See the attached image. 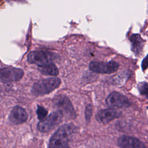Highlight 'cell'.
<instances>
[{"label": "cell", "instance_id": "19", "mask_svg": "<svg viewBox=\"0 0 148 148\" xmlns=\"http://www.w3.org/2000/svg\"><path fill=\"white\" fill-rule=\"evenodd\" d=\"M14 1H17V0H14ZM19 1V0H18Z\"/></svg>", "mask_w": 148, "mask_h": 148}, {"label": "cell", "instance_id": "6", "mask_svg": "<svg viewBox=\"0 0 148 148\" xmlns=\"http://www.w3.org/2000/svg\"><path fill=\"white\" fill-rule=\"evenodd\" d=\"M119 68V64L114 61H110L107 62L91 61L89 64V69L92 72L99 73H112Z\"/></svg>", "mask_w": 148, "mask_h": 148}, {"label": "cell", "instance_id": "16", "mask_svg": "<svg viewBox=\"0 0 148 148\" xmlns=\"http://www.w3.org/2000/svg\"><path fill=\"white\" fill-rule=\"evenodd\" d=\"M92 107L91 104H88L87 105L85 109V118L87 122H89L91 114H92Z\"/></svg>", "mask_w": 148, "mask_h": 148}, {"label": "cell", "instance_id": "9", "mask_svg": "<svg viewBox=\"0 0 148 148\" xmlns=\"http://www.w3.org/2000/svg\"><path fill=\"white\" fill-rule=\"evenodd\" d=\"M121 115V112L113 108L99 110L97 115L96 119L98 122L102 124L109 123L116 118H118Z\"/></svg>", "mask_w": 148, "mask_h": 148}, {"label": "cell", "instance_id": "10", "mask_svg": "<svg viewBox=\"0 0 148 148\" xmlns=\"http://www.w3.org/2000/svg\"><path fill=\"white\" fill-rule=\"evenodd\" d=\"M117 143L120 148H147L139 139L126 135L119 137L117 140Z\"/></svg>", "mask_w": 148, "mask_h": 148}, {"label": "cell", "instance_id": "5", "mask_svg": "<svg viewBox=\"0 0 148 148\" xmlns=\"http://www.w3.org/2000/svg\"><path fill=\"white\" fill-rule=\"evenodd\" d=\"M54 106L62 111L68 117L74 119L76 117V113L72 103L69 98L65 95L59 94L54 97L53 100Z\"/></svg>", "mask_w": 148, "mask_h": 148}, {"label": "cell", "instance_id": "18", "mask_svg": "<svg viewBox=\"0 0 148 148\" xmlns=\"http://www.w3.org/2000/svg\"><path fill=\"white\" fill-rule=\"evenodd\" d=\"M147 109H148V106H147Z\"/></svg>", "mask_w": 148, "mask_h": 148}, {"label": "cell", "instance_id": "11", "mask_svg": "<svg viewBox=\"0 0 148 148\" xmlns=\"http://www.w3.org/2000/svg\"><path fill=\"white\" fill-rule=\"evenodd\" d=\"M27 118L28 114L26 111L20 106H14L9 115V120L13 124L23 123L27 120Z\"/></svg>", "mask_w": 148, "mask_h": 148}, {"label": "cell", "instance_id": "15", "mask_svg": "<svg viewBox=\"0 0 148 148\" xmlns=\"http://www.w3.org/2000/svg\"><path fill=\"white\" fill-rule=\"evenodd\" d=\"M36 114L38 119L42 120L46 117V116L47 114V110L44 107L40 105H38L36 109Z\"/></svg>", "mask_w": 148, "mask_h": 148}, {"label": "cell", "instance_id": "4", "mask_svg": "<svg viewBox=\"0 0 148 148\" xmlns=\"http://www.w3.org/2000/svg\"><path fill=\"white\" fill-rule=\"evenodd\" d=\"M63 116L62 112L60 110L53 112L48 117L39 122L37 125L38 130L42 132H47L53 130L61 122Z\"/></svg>", "mask_w": 148, "mask_h": 148}, {"label": "cell", "instance_id": "13", "mask_svg": "<svg viewBox=\"0 0 148 148\" xmlns=\"http://www.w3.org/2000/svg\"><path fill=\"white\" fill-rule=\"evenodd\" d=\"M38 69L42 74L45 75L56 76L58 75L59 73L57 67L53 63L39 66Z\"/></svg>", "mask_w": 148, "mask_h": 148}, {"label": "cell", "instance_id": "3", "mask_svg": "<svg viewBox=\"0 0 148 148\" xmlns=\"http://www.w3.org/2000/svg\"><path fill=\"white\" fill-rule=\"evenodd\" d=\"M57 57L58 55L54 53L43 50H36L31 51L28 54L27 61L31 64L40 66L53 63Z\"/></svg>", "mask_w": 148, "mask_h": 148}, {"label": "cell", "instance_id": "12", "mask_svg": "<svg viewBox=\"0 0 148 148\" xmlns=\"http://www.w3.org/2000/svg\"><path fill=\"white\" fill-rule=\"evenodd\" d=\"M131 42V50L136 56H139L142 51L144 46V40L140 35L132 34L130 37Z\"/></svg>", "mask_w": 148, "mask_h": 148}, {"label": "cell", "instance_id": "2", "mask_svg": "<svg viewBox=\"0 0 148 148\" xmlns=\"http://www.w3.org/2000/svg\"><path fill=\"white\" fill-rule=\"evenodd\" d=\"M61 84V80L56 77H49L35 82L32 86L31 93L36 96L47 94L57 88Z\"/></svg>", "mask_w": 148, "mask_h": 148}, {"label": "cell", "instance_id": "14", "mask_svg": "<svg viewBox=\"0 0 148 148\" xmlns=\"http://www.w3.org/2000/svg\"><path fill=\"white\" fill-rule=\"evenodd\" d=\"M138 89L139 93L142 95H145L148 99V83L143 82H140L138 84Z\"/></svg>", "mask_w": 148, "mask_h": 148}, {"label": "cell", "instance_id": "7", "mask_svg": "<svg viewBox=\"0 0 148 148\" xmlns=\"http://www.w3.org/2000/svg\"><path fill=\"white\" fill-rule=\"evenodd\" d=\"M106 104L110 108H127L131 106V102L127 97L117 92H111L106 98Z\"/></svg>", "mask_w": 148, "mask_h": 148}, {"label": "cell", "instance_id": "17", "mask_svg": "<svg viewBox=\"0 0 148 148\" xmlns=\"http://www.w3.org/2000/svg\"><path fill=\"white\" fill-rule=\"evenodd\" d=\"M141 67L143 71H145L148 68V54L142 60L141 64Z\"/></svg>", "mask_w": 148, "mask_h": 148}, {"label": "cell", "instance_id": "8", "mask_svg": "<svg viewBox=\"0 0 148 148\" xmlns=\"http://www.w3.org/2000/svg\"><path fill=\"white\" fill-rule=\"evenodd\" d=\"M24 75L23 70L14 67H5L1 70V80L3 83L20 80Z\"/></svg>", "mask_w": 148, "mask_h": 148}, {"label": "cell", "instance_id": "1", "mask_svg": "<svg viewBox=\"0 0 148 148\" xmlns=\"http://www.w3.org/2000/svg\"><path fill=\"white\" fill-rule=\"evenodd\" d=\"M75 132L73 124L62 125L51 137L47 148H69V142Z\"/></svg>", "mask_w": 148, "mask_h": 148}]
</instances>
